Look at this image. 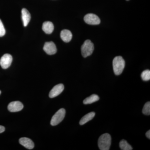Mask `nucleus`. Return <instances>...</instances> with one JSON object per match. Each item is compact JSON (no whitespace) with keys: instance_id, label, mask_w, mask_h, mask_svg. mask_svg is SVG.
<instances>
[{"instance_id":"nucleus-22","label":"nucleus","mask_w":150,"mask_h":150,"mask_svg":"<svg viewBox=\"0 0 150 150\" xmlns=\"http://www.w3.org/2000/svg\"><path fill=\"white\" fill-rule=\"evenodd\" d=\"M1 91H0V94H1Z\"/></svg>"},{"instance_id":"nucleus-16","label":"nucleus","mask_w":150,"mask_h":150,"mask_svg":"<svg viewBox=\"0 0 150 150\" xmlns=\"http://www.w3.org/2000/svg\"><path fill=\"white\" fill-rule=\"evenodd\" d=\"M119 146L122 150H131L133 149L132 146L125 140H121L119 143Z\"/></svg>"},{"instance_id":"nucleus-18","label":"nucleus","mask_w":150,"mask_h":150,"mask_svg":"<svg viewBox=\"0 0 150 150\" xmlns=\"http://www.w3.org/2000/svg\"><path fill=\"white\" fill-rule=\"evenodd\" d=\"M142 112L146 115H150V102L149 101L145 103L143 108Z\"/></svg>"},{"instance_id":"nucleus-3","label":"nucleus","mask_w":150,"mask_h":150,"mask_svg":"<svg viewBox=\"0 0 150 150\" xmlns=\"http://www.w3.org/2000/svg\"><path fill=\"white\" fill-rule=\"evenodd\" d=\"M94 47L93 43L90 40H86L81 48V54L84 58L90 56L92 54Z\"/></svg>"},{"instance_id":"nucleus-13","label":"nucleus","mask_w":150,"mask_h":150,"mask_svg":"<svg viewBox=\"0 0 150 150\" xmlns=\"http://www.w3.org/2000/svg\"><path fill=\"white\" fill-rule=\"evenodd\" d=\"M42 30L46 34H51L54 31V24L50 21L44 22L42 25Z\"/></svg>"},{"instance_id":"nucleus-10","label":"nucleus","mask_w":150,"mask_h":150,"mask_svg":"<svg viewBox=\"0 0 150 150\" xmlns=\"http://www.w3.org/2000/svg\"><path fill=\"white\" fill-rule=\"evenodd\" d=\"M19 142L22 146L28 149H32L34 148V143L32 140L28 138H25V137L21 138L19 140Z\"/></svg>"},{"instance_id":"nucleus-19","label":"nucleus","mask_w":150,"mask_h":150,"mask_svg":"<svg viewBox=\"0 0 150 150\" xmlns=\"http://www.w3.org/2000/svg\"><path fill=\"white\" fill-rule=\"evenodd\" d=\"M6 30L2 22L0 19V37H3L5 35Z\"/></svg>"},{"instance_id":"nucleus-4","label":"nucleus","mask_w":150,"mask_h":150,"mask_svg":"<svg viewBox=\"0 0 150 150\" xmlns=\"http://www.w3.org/2000/svg\"><path fill=\"white\" fill-rule=\"evenodd\" d=\"M66 115V110L64 108H61L52 117L51 121L52 126H55L61 123L64 118Z\"/></svg>"},{"instance_id":"nucleus-15","label":"nucleus","mask_w":150,"mask_h":150,"mask_svg":"<svg viewBox=\"0 0 150 150\" xmlns=\"http://www.w3.org/2000/svg\"><path fill=\"white\" fill-rule=\"evenodd\" d=\"M99 100V97L96 94H93L88 97L86 98L83 100L84 104H90L98 101Z\"/></svg>"},{"instance_id":"nucleus-21","label":"nucleus","mask_w":150,"mask_h":150,"mask_svg":"<svg viewBox=\"0 0 150 150\" xmlns=\"http://www.w3.org/2000/svg\"><path fill=\"white\" fill-rule=\"evenodd\" d=\"M146 137H147L148 139H150V131L149 130L146 133Z\"/></svg>"},{"instance_id":"nucleus-5","label":"nucleus","mask_w":150,"mask_h":150,"mask_svg":"<svg viewBox=\"0 0 150 150\" xmlns=\"http://www.w3.org/2000/svg\"><path fill=\"white\" fill-rule=\"evenodd\" d=\"M84 20L86 23L89 25H98L100 23L99 18L96 15L89 13L86 15L84 18Z\"/></svg>"},{"instance_id":"nucleus-9","label":"nucleus","mask_w":150,"mask_h":150,"mask_svg":"<svg viewBox=\"0 0 150 150\" xmlns=\"http://www.w3.org/2000/svg\"><path fill=\"white\" fill-rule=\"evenodd\" d=\"M64 89V86L63 84H59L55 86L50 92L49 96L50 98H53L58 96L60 94Z\"/></svg>"},{"instance_id":"nucleus-14","label":"nucleus","mask_w":150,"mask_h":150,"mask_svg":"<svg viewBox=\"0 0 150 150\" xmlns=\"http://www.w3.org/2000/svg\"><path fill=\"white\" fill-rule=\"evenodd\" d=\"M95 115V112H91L86 114L83 117L81 118L80 121L79 123L81 125H83L88 122L91 121Z\"/></svg>"},{"instance_id":"nucleus-12","label":"nucleus","mask_w":150,"mask_h":150,"mask_svg":"<svg viewBox=\"0 0 150 150\" xmlns=\"http://www.w3.org/2000/svg\"><path fill=\"white\" fill-rule=\"evenodd\" d=\"M61 38L64 42L68 43L70 42L72 38L71 32L68 30H63L61 33Z\"/></svg>"},{"instance_id":"nucleus-7","label":"nucleus","mask_w":150,"mask_h":150,"mask_svg":"<svg viewBox=\"0 0 150 150\" xmlns=\"http://www.w3.org/2000/svg\"><path fill=\"white\" fill-rule=\"evenodd\" d=\"M43 50L46 54L49 55L55 54L57 51L56 45L52 41L46 42L44 44Z\"/></svg>"},{"instance_id":"nucleus-2","label":"nucleus","mask_w":150,"mask_h":150,"mask_svg":"<svg viewBox=\"0 0 150 150\" xmlns=\"http://www.w3.org/2000/svg\"><path fill=\"white\" fill-rule=\"evenodd\" d=\"M111 144V136L108 134H103L98 139V146L100 150H109Z\"/></svg>"},{"instance_id":"nucleus-11","label":"nucleus","mask_w":150,"mask_h":150,"mask_svg":"<svg viewBox=\"0 0 150 150\" xmlns=\"http://www.w3.org/2000/svg\"><path fill=\"white\" fill-rule=\"evenodd\" d=\"M22 19L23 22V25L26 27L30 21L31 16L30 13L26 9L23 8L21 11Z\"/></svg>"},{"instance_id":"nucleus-20","label":"nucleus","mask_w":150,"mask_h":150,"mask_svg":"<svg viewBox=\"0 0 150 150\" xmlns=\"http://www.w3.org/2000/svg\"><path fill=\"white\" fill-rule=\"evenodd\" d=\"M5 130V128L4 126H0V134L2 133Z\"/></svg>"},{"instance_id":"nucleus-8","label":"nucleus","mask_w":150,"mask_h":150,"mask_svg":"<svg viewBox=\"0 0 150 150\" xmlns=\"http://www.w3.org/2000/svg\"><path fill=\"white\" fill-rule=\"evenodd\" d=\"M23 108V104L18 101H13L9 104L8 108L9 111L11 112H16L21 111Z\"/></svg>"},{"instance_id":"nucleus-17","label":"nucleus","mask_w":150,"mask_h":150,"mask_svg":"<svg viewBox=\"0 0 150 150\" xmlns=\"http://www.w3.org/2000/svg\"><path fill=\"white\" fill-rule=\"evenodd\" d=\"M142 80L144 81H149L150 79V71L146 70L144 71L141 74Z\"/></svg>"},{"instance_id":"nucleus-6","label":"nucleus","mask_w":150,"mask_h":150,"mask_svg":"<svg viewBox=\"0 0 150 150\" xmlns=\"http://www.w3.org/2000/svg\"><path fill=\"white\" fill-rule=\"evenodd\" d=\"M13 61L12 56L9 54H5L0 59V65L3 69L9 68Z\"/></svg>"},{"instance_id":"nucleus-1","label":"nucleus","mask_w":150,"mask_h":150,"mask_svg":"<svg viewBox=\"0 0 150 150\" xmlns=\"http://www.w3.org/2000/svg\"><path fill=\"white\" fill-rule=\"evenodd\" d=\"M114 72L116 75H120L123 72L125 68V62L121 56H116L112 62Z\"/></svg>"}]
</instances>
